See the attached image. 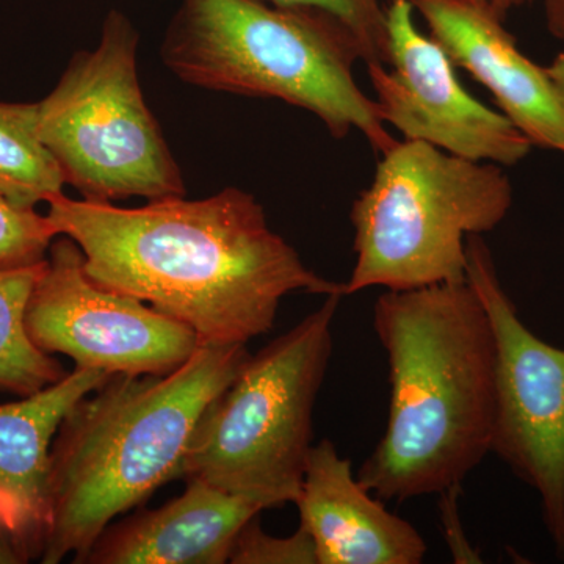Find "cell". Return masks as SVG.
I'll return each instance as SVG.
<instances>
[{"label": "cell", "instance_id": "ac0fdd59", "mask_svg": "<svg viewBox=\"0 0 564 564\" xmlns=\"http://www.w3.org/2000/svg\"><path fill=\"white\" fill-rule=\"evenodd\" d=\"M282 9L317 10L343 22L358 40L362 62L384 65L386 13L380 0H263Z\"/></svg>", "mask_w": 564, "mask_h": 564}, {"label": "cell", "instance_id": "8fae6325", "mask_svg": "<svg viewBox=\"0 0 564 564\" xmlns=\"http://www.w3.org/2000/svg\"><path fill=\"white\" fill-rule=\"evenodd\" d=\"M452 63L492 93L533 147L564 154V102L545 66L522 54L502 18L466 0H410Z\"/></svg>", "mask_w": 564, "mask_h": 564}, {"label": "cell", "instance_id": "7a4b0ae2", "mask_svg": "<svg viewBox=\"0 0 564 564\" xmlns=\"http://www.w3.org/2000/svg\"><path fill=\"white\" fill-rule=\"evenodd\" d=\"M373 328L389 366L388 423L359 467L381 500L462 488L492 451L497 347L469 281L386 291Z\"/></svg>", "mask_w": 564, "mask_h": 564}, {"label": "cell", "instance_id": "4fadbf2b", "mask_svg": "<svg viewBox=\"0 0 564 564\" xmlns=\"http://www.w3.org/2000/svg\"><path fill=\"white\" fill-rule=\"evenodd\" d=\"M155 510L111 522L84 564H225L237 534L262 511L281 507L273 497L231 492L198 478Z\"/></svg>", "mask_w": 564, "mask_h": 564}, {"label": "cell", "instance_id": "30bf717a", "mask_svg": "<svg viewBox=\"0 0 564 564\" xmlns=\"http://www.w3.org/2000/svg\"><path fill=\"white\" fill-rule=\"evenodd\" d=\"M413 11L410 0H391L384 9V65H367L381 120L403 140L425 141L469 161H524L533 144L503 113L466 91L443 47L419 31Z\"/></svg>", "mask_w": 564, "mask_h": 564}, {"label": "cell", "instance_id": "e0dca14e", "mask_svg": "<svg viewBox=\"0 0 564 564\" xmlns=\"http://www.w3.org/2000/svg\"><path fill=\"white\" fill-rule=\"evenodd\" d=\"M57 236L47 215L21 209L0 195V272L46 261Z\"/></svg>", "mask_w": 564, "mask_h": 564}, {"label": "cell", "instance_id": "ffe728a7", "mask_svg": "<svg viewBox=\"0 0 564 564\" xmlns=\"http://www.w3.org/2000/svg\"><path fill=\"white\" fill-rule=\"evenodd\" d=\"M28 552L22 547L20 540L13 532L0 521V564H22L29 563Z\"/></svg>", "mask_w": 564, "mask_h": 564}, {"label": "cell", "instance_id": "8992f818", "mask_svg": "<svg viewBox=\"0 0 564 564\" xmlns=\"http://www.w3.org/2000/svg\"><path fill=\"white\" fill-rule=\"evenodd\" d=\"M343 299L325 296L318 310L248 355L199 419L182 478L295 502L314 447L315 402L332 361Z\"/></svg>", "mask_w": 564, "mask_h": 564}, {"label": "cell", "instance_id": "5b68a950", "mask_svg": "<svg viewBox=\"0 0 564 564\" xmlns=\"http://www.w3.org/2000/svg\"><path fill=\"white\" fill-rule=\"evenodd\" d=\"M511 206L502 166L397 140L351 206L356 261L345 296L467 281V237L494 231Z\"/></svg>", "mask_w": 564, "mask_h": 564}, {"label": "cell", "instance_id": "3957f363", "mask_svg": "<svg viewBox=\"0 0 564 564\" xmlns=\"http://www.w3.org/2000/svg\"><path fill=\"white\" fill-rule=\"evenodd\" d=\"M248 355L202 344L172 373L111 375L70 408L52 444L41 563H82L115 519L181 477L199 419Z\"/></svg>", "mask_w": 564, "mask_h": 564}, {"label": "cell", "instance_id": "9a60e30c", "mask_svg": "<svg viewBox=\"0 0 564 564\" xmlns=\"http://www.w3.org/2000/svg\"><path fill=\"white\" fill-rule=\"evenodd\" d=\"M44 262L0 272V393L29 397L66 375L57 359L36 347L25 325Z\"/></svg>", "mask_w": 564, "mask_h": 564}, {"label": "cell", "instance_id": "6da1fadb", "mask_svg": "<svg viewBox=\"0 0 564 564\" xmlns=\"http://www.w3.org/2000/svg\"><path fill=\"white\" fill-rule=\"evenodd\" d=\"M47 204L58 236L79 245L93 282L185 323L199 345H247L269 333L289 293L345 296L344 282L307 269L240 188L135 209L65 193Z\"/></svg>", "mask_w": 564, "mask_h": 564}, {"label": "cell", "instance_id": "7c38bea8", "mask_svg": "<svg viewBox=\"0 0 564 564\" xmlns=\"http://www.w3.org/2000/svg\"><path fill=\"white\" fill-rule=\"evenodd\" d=\"M318 564H421L429 545L352 473L329 440L311 448L295 502Z\"/></svg>", "mask_w": 564, "mask_h": 564}, {"label": "cell", "instance_id": "44dd1931", "mask_svg": "<svg viewBox=\"0 0 564 564\" xmlns=\"http://www.w3.org/2000/svg\"><path fill=\"white\" fill-rule=\"evenodd\" d=\"M466 2L484 7V9L492 11L494 14L505 20L511 10L530 6V3L536 2V0H466Z\"/></svg>", "mask_w": 564, "mask_h": 564}, {"label": "cell", "instance_id": "277c9868", "mask_svg": "<svg viewBox=\"0 0 564 564\" xmlns=\"http://www.w3.org/2000/svg\"><path fill=\"white\" fill-rule=\"evenodd\" d=\"M161 57L195 87L311 111L336 140L356 129L378 154L395 144L352 74L362 62L358 40L322 11L263 0H182Z\"/></svg>", "mask_w": 564, "mask_h": 564}, {"label": "cell", "instance_id": "7402d4cb", "mask_svg": "<svg viewBox=\"0 0 564 564\" xmlns=\"http://www.w3.org/2000/svg\"><path fill=\"white\" fill-rule=\"evenodd\" d=\"M549 31L564 39V0H545Z\"/></svg>", "mask_w": 564, "mask_h": 564}, {"label": "cell", "instance_id": "603a6c76", "mask_svg": "<svg viewBox=\"0 0 564 564\" xmlns=\"http://www.w3.org/2000/svg\"><path fill=\"white\" fill-rule=\"evenodd\" d=\"M545 73L554 82L556 91L564 102V54H560L551 65L545 66Z\"/></svg>", "mask_w": 564, "mask_h": 564}, {"label": "cell", "instance_id": "ba28073f", "mask_svg": "<svg viewBox=\"0 0 564 564\" xmlns=\"http://www.w3.org/2000/svg\"><path fill=\"white\" fill-rule=\"evenodd\" d=\"M467 281L496 336L491 454L536 491L545 529L564 558V350L527 328L481 236L467 237Z\"/></svg>", "mask_w": 564, "mask_h": 564}, {"label": "cell", "instance_id": "5bb4252c", "mask_svg": "<svg viewBox=\"0 0 564 564\" xmlns=\"http://www.w3.org/2000/svg\"><path fill=\"white\" fill-rule=\"evenodd\" d=\"M111 375L77 369L43 391L0 404V521L29 558H40L47 527L51 451L63 419Z\"/></svg>", "mask_w": 564, "mask_h": 564}, {"label": "cell", "instance_id": "d6986e66", "mask_svg": "<svg viewBox=\"0 0 564 564\" xmlns=\"http://www.w3.org/2000/svg\"><path fill=\"white\" fill-rule=\"evenodd\" d=\"M228 563L318 564V560L313 538L302 525L291 536H272L262 529L258 516L237 534Z\"/></svg>", "mask_w": 564, "mask_h": 564}, {"label": "cell", "instance_id": "52a82bcc", "mask_svg": "<svg viewBox=\"0 0 564 564\" xmlns=\"http://www.w3.org/2000/svg\"><path fill=\"white\" fill-rule=\"evenodd\" d=\"M137 51L139 32L111 10L98 46L77 52L39 102L40 139L65 184L87 202L185 196L180 166L144 101Z\"/></svg>", "mask_w": 564, "mask_h": 564}, {"label": "cell", "instance_id": "2e32d148", "mask_svg": "<svg viewBox=\"0 0 564 564\" xmlns=\"http://www.w3.org/2000/svg\"><path fill=\"white\" fill-rule=\"evenodd\" d=\"M65 185L40 139L39 102H0V195L21 209H35Z\"/></svg>", "mask_w": 564, "mask_h": 564}, {"label": "cell", "instance_id": "9c48e42d", "mask_svg": "<svg viewBox=\"0 0 564 564\" xmlns=\"http://www.w3.org/2000/svg\"><path fill=\"white\" fill-rule=\"evenodd\" d=\"M33 343L65 355L77 369L163 377L192 358L198 334L155 307L99 288L85 272L84 252L66 236L52 242L25 313Z\"/></svg>", "mask_w": 564, "mask_h": 564}]
</instances>
